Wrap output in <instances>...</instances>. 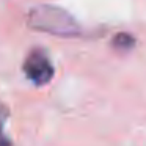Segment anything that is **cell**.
Wrapping results in <instances>:
<instances>
[{"mask_svg":"<svg viewBox=\"0 0 146 146\" xmlns=\"http://www.w3.org/2000/svg\"><path fill=\"white\" fill-rule=\"evenodd\" d=\"M8 116H10V110L7 108V105H5L3 102L0 101V133H2V129H3Z\"/></svg>","mask_w":146,"mask_h":146,"instance_id":"277c9868","label":"cell"},{"mask_svg":"<svg viewBox=\"0 0 146 146\" xmlns=\"http://www.w3.org/2000/svg\"><path fill=\"white\" fill-rule=\"evenodd\" d=\"M22 71L27 79L36 86L49 83L55 74L50 58L47 57V54L44 50H39V49L32 50L25 57V60L22 63Z\"/></svg>","mask_w":146,"mask_h":146,"instance_id":"7a4b0ae2","label":"cell"},{"mask_svg":"<svg viewBox=\"0 0 146 146\" xmlns=\"http://www.w3.org/2000/svg\"><path fill=\"white\" fill-rule=\"evenodd\" d=\"M111 44H113V47H116L118 50H129V49L133 47L135 39H133V36L129 35V33L121 32V33H118V35L113 38Z\"/></svg>","mask_w":146,"mask_h":146,"instance_id":"3957f363","label":"cell"},{"mask_svg":"<svg viewBox=\"0 0 146 146\" xmlns=\"http://www.w3.org/2000/svg\"><path fill=\"white\" fill-rule=\"evenodd\" d=\"M27 25L35 32L60 38H76L82 35L79 21L64 8L57 5H36L27 14Z\"/></svg>","mask_w":146,"mask_h":146,"instance_id":"6da1fadb","label":"cell"}]
</instances>
